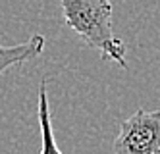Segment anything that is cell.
<instances>
[{
    "instance_id": "obj_1",
    "label": "cell",
    "mask_w": 160,
    "mask_h": 154,
    "mask_svg": "<svg viewBox=\"0 0 160 154\" xmlns=\"http://www.w3.org/2000/svg\"><path fill=\"white\" fill-rule=\"evenodd\" d=\"M64 21L91 48L100 50L102 60H112L128 69L125 46L112 31L110 0H60Z\"/></svg>"
},
{
    "instance_id": "obj_2",
    "label": "cell",
    "mask_w": 160,
    "mask_h": 154,
    "mask_svg": "<svg viewBox=\"0 0 160 154\" xmlns=\"http://www.w3.org/2000/svg\"><path fill=\"white\" fill-rule=\"evenodd\" d=\"M112 148L118 154H160V108L154 112L139 108L123 120Z\"/></svg>"
},
{
    "instance_id": "obj_3",
    "label": "cell",
    "mask_w": 160,
    "mask_h": 154,
    "mask_svg": "<svg viewBox=\"0 0 160 154\" xmlns=\"http://www.w3.org/2000/svg\"><path fill=\"white\" fill-rule=\"evenodd\" d=\"M44 50V37L42 35H33V37L16 46H2L0 44V75L8 72L10 67L19 66L23 62H29L33 58L41 56Z\"/></svg>"
},
{
    "instance_id": "obj_4",
    "label": "cell",
    "mask_w": 160,
    "mask_h": 154,
    "mask_svg": "<svg viewBox=\"0 0 160 154\" xmlns=\"http://www.w3.org/2000/svg\"><path fill=\"white\" fill-rule=\"evenodd\" d=\"M39 120L42 127V152H60L54 145L52 129H50V114H48V100H47V81L41 83L39 89Z\"/></svg>"
}]
</instances>
